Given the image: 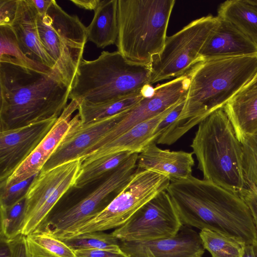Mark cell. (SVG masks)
Here are the masks:
<instances>
[{"instance_id": "6da1fadb", "label": "cell", "mask_w": 257, "mask_h": 257, "mask_svg": "<svg viewBox=\"0 0 257 257\" xmlns=\"http://www.w3.org/2000/svg\"><path fill=\"white\" fill-rule=\"evenodd\" d=\"M0 131H4L57 119L67 105L70 87L54 70L0 57Z\"/></svg>"}, {"instance_id": "7a4b0ae2", "label": "cell", "mask_w": 257, "mask_h": 257, "mask_svg": "<svg viewBox=\"0 0 257 257\" xmlns=\"http://www.w3.org/2000/svg\"><path fill=\"white\" fill-rule=\"evenodd\" d=\"M183 108L176 120L157 139L170 145L225 104L257 75V56L216 58L196 64Z\"/></svg>"}, {"instance_id": "3957f363", "label": "cell", "mask_w": 257, "mask_h": 257, "mask_svg": "<svg viewBox=\"0 0 257 257\" xmlns=\"http://www.w3.org/2000/svg\"><path fill=\"white\" fill-rule=\"evenodd\" d=\"M166 191L183 225L235 237L245 244L257 241L251 211L239 193L192 175L170 182Z\"/></svg>"}, {"instance_id": "277c9868", "label": "cell", "mask_w": 257, "mask_h": 257, "mask_svg": "<svg viewBox=\"0 0 257 257\" xmlns=\"http://www.w3.org/2000/svg\"><path fill=\"white\" fill-rule=\"evenodd\" d=\"M150 79V64L129 60L118 51H104L96 59L82 60L69 98L87 104L105 103L141 92Z\"/></svg>"}, {"instance_id": "5b68a950", "label": "cell", "mask_w": 257, "mask_h": 257, "mask_svg": "<svg viewBox=\"0 0 257 257\" xmlns=\"http://www.w3.org/2000/svg\"><path fill=\"white\" fill-rule=\"evenodd\" d=\"M190 147L203 179L236 193L245 188L242 145L223 108L198 124Z\"/></svg>"}, {"instance_id": "8992f818", "label": "cell", "mask_w": 257, "mask_h": 257, "mask_svg": "<svg viewBox=\"0 0 257 257\" xmlns=\"http://www.w3.org/2000/svg\"><path fill=\"white\" fill-rule=\"evenodd\" d=\"M174 0H118L117 51L150 64L163 50Z\"/></svg>"}, {"instance_id": "52a82bcc", "label": "cell", "mask_w": 257, "mask_h": 257, "mask_svg": "<svg viewBox=\"0 0 257 257\" xmlns=\"http://www.w3.org/2000/svg\"><path fill=\"white\" fill-rule=\"evenodd\" d=\"M138 153L102 180L90 193L77 201L56 206L37 232L57 238L69 237L102 211L120 192L137 170Z\"/></svg>"}, {"instance_id": "ba28073f", "label": "cell", "mask_w": 257, "mask_h": 257, "mask_svg": "<svg viewBox=\"0 0 257 257\" xmlns=\"http://www.w3.org/2000/svg\"><path fill=\"white\" fill-rule=\"evenodd\" d=\"M37 26L45 50L71 89L83 59L86 27L77 16L67 14L54 0L45 15H38Z\"/></svg>"}, {"instance_id": "9c48e42d", "label": "cell", "mask_w": 257, "mask_h": 257, "mask_svg": "<svg viewBox=\"0 0 257 257\" xmlns=\"http://www.w3.org/2000/svg\"><path fill=\"white\" fill-rule=\"evenodd\" d=\"M220 23L217 16L209 14L167 37L163 50L153 57L150 64V84L182 76L203 60L201 52Z\"/></svg>"}, {"instance_id": "30bf717a", "label": "cell", "mask_w": 257, "mask_h": 257, "mask_svg": "<svg viewBox=\"0 0 257 257\" xmlns=\"http://www.w3.org/2000/svg\"><path fill=\"white\" fill-rule=\"evenodd\" d=\"M170 182L162 174L137 168L130 180L113 200L70 236L104 231L122 226L152 199L166 190Z\"/></svg>"}, {"instance_id": "8fae6325", "label": "cell", "mask_w": 257, "mask_h": 257, "mask_svg": "<svg viewBox=\"0 0 257 257\" xmlns=\"http://www.w3.org/2000/svg\"><path fill=\"white\" fill-rule=\"evenodd\" d=\"M81 162L72 160L41 171L34 178L26 195L25 217L22 234L36 232L60 199L74 187Z\"/></svg>"}, {"instance_id": "7c38bea8", "label": "cell", "mask_w": 257, "mask_h": 257, "mask_svg": "<svg viewBox=\"0 0 257 257\" xmlns=\"http://www.w3.org/2000/svg\"><path fill=\"white\" fill-rule=\"evenodd\" d=\"M182 225L171 197L165 190L111 233L119 241H149L173 237Z\"/></svg>"}, {"instance_id": "4fadbf2b", "label": "cell", "mask_w": 257, "mask_h": 257, "mask_svg": "<svg viewBox=\"0 0 257 257\" xmlns=\"http://www.w3.org/2000/svg\"><path fill=\"white\" fill-rule=\"evenodd\" d=\"M190 83V77L186 73L169 82L158 85L155 88V92L153 96L144 98L134 107L125 111L121 119L90 149L85 156L135 125L155 116L178 103L186 96Z\"/></svg>"}, {"instance_id": "5bb4252c", "label": "cell", "mask_w": 257, "mask_h": 257, "mask_svg": "<svg viewBox=\"0 0 257 257\" xmlns=\"http://www.w3.org/2000/svg\"><path fill=\"white\" fill-rule=\"evenodd\" d=\"M78 102L71 100L53 126L28 157L5 181L0 187L8 188L39 174L58 146L79 119Z\"/></svg>"}, {"instance_id": "9a60e30c", "label": "cell", "mask_w": 257, "mask_h": 257, "mask_svg": "<svg viewBox=\"0 0 257 257\" xmlns=\"http://www.w3.org/2000/svg\"><path fill=\"white\" fill-rule=\"evenodd\" d=\"M57 119L0 132V182L9 177L28 157Z\"/></svg>"}, {"instance_id": "2e32d148", "label": "cell", "mask_w": 257, "mask_h": 257, "mask_svg": "<svg viewBox=\"0 0 257 257\" xmlns=\"http://www.w3.org/2000/svg\"><path fill=\"white\" fill-rule=\"evenodd\" d=\"M124 112L85 124L79 118L41 171L80 159L121 119Z\"/></svg>"}, {"instance_id": "e0dca14e", "label": "cell", "mask_w": 257, "mask_h": 257, "mask_svg": "<svg viewBox=\"0 0 257 257\" xmlns=\"http://www.w3.org/2000/svg\"><path fill=\"white\" fill-rule=\"evenodd\" d=\"M119 243L128 257H203L205 250L199 233L184 225L171 237Z\"/></svg>"}, {"instance_id": "ac0fdd59", "label": "cell", "mask_w": 257, "mask_h": 257, "mask_svg": "<svg viewBox=\"0 0 257 257\" xmlns=\"http://www.w3.org/2000/svg\"><path fill=\"white\" fill-rule=\"evenodd\" d=\"M38 15L31 0H18L16 15L10 27L20 49L28 58L40 67L57 72L54 62L41 43L37 26Z\"/></svg>"}, {"instance_id": "d6986e66", "label": "cell", "mask_w": 257, "mask_h": 257, "mask_svg": "<svg viewBox=\"0 0 257 257\" xmlns=\"http://www.w3.org/2000/svg\"><path fill=\"white\" fill-rule=\"evenodd\" d=\"M178 103L155 116L135 125L114 139L82 157L79 159L82 164L88 163L107 155L121 152L138 154L141 153L150 144L156 142L157 137L155 131L158 125Z\"/></svg>"}, {"instance_id": "ffe728a7", "label": "cell", "mask_w": 257, "mask_h": 257, "mask_svg": "<svg viewBox=\"0 0 257 257\" xmlns=\"http://www.w3.org/2000/svg\"><path fill=\"white\" fill-rule=\"evenodd\" d=\"M193 152L162 149L154 142L138 154L137 168L167 177L170 181L192 176L194 165Z\"/></svg>"}, {"instance_id": "44dd1931", "label": "cell", "mask_w": 257, "mask_h": 257, "mask_svg": "<svg viewBox=\"0 0 257 257\" xmlns=\"http://www.w3.org/2000/svg\"><path fill=\"white\" fill-rule=\"evenodd\" d=\"M220 20L201 52L203 60L257 56V45L228 22Z\"/></svg>"}, {"instance_id": "7402d4cb", "label": "cell", "mask_w": 257, "mask_h": 257, "mask_svg": "<svg viewBox=\"0 0 257 257\" xmlns=\"http://www.w3.org/2000/svg\"><path fill=\"white\" fill-rule=\"evenodd\" d=\"M242 143L257 131V75L223 107Z\"/></svg>"}, {"instance_id": "603a6c76", "label": "cell", "mask_w": 257, "mask_h": 257, "mask_svg": "<svg viewBox=\"0 0 257 257\" xmlns=\"http://www.w3.org/2000/svg\"><path fill=\"white\" fill-rule=\"evenodd\" d=\"M87 40L104 48L116 43L118 37V0H102L86 27Z\"/></svg>"}, {"instance_id": "cb8c5ba5", "label": "cell", "mask_w": 257, "mask_h": 257, "mask_svg": "<svg viewBox=\"0 0 257 257\" xmlns=\"http://www.w3.org/2000/svg\"><path fill=\"white\" fill-rule=\"evenodd\" d=\"M217 17L232 25L257 45V1H226L219 6Z\"/></svg>"}, {"instance_id": "d4e9b609", "label": "cell", "mask_w": 257, "mask_h": 257, "mask_svg": "<svg viewBox=\"0 0 257 257\" xmlns=\"http://www.w3.org/2000/svg\"><path fill=\"white\" fill-rule=\"evenodd\" d=\"M133 154L129 152H118L81 164L74 187L80 189L92 183L101 181L122 164Z\"/></svg>"}, {"instance_id": "484cf974", "label": "cell", "mask_w": 257, "mask_h": 257, "mask_svg": "<svg viewBox=\"0 0 257 257\" xmlns=\"http://www.w3.org/2000/svg\"><path fill=\"white\" fill-rule=\"evenodd\" d=\"M144 98L141 92L103 104H87L78 103V114L81 123H88L128 110Z\"/></svg>"}, {"instance_id": "4316f807", "label": "cell", "mask_w": 257, "mask_h": 257, "mask_svg": "<svg viewBox=\"0 0 257 257\" xmlns=\"http://www.w3.org/2000/svg\"><path fill=\"white\" fill-rule=\"evenodd\" d=\"M199 235L212 257H241L245 245L242 240L207 229L201 230Z\"/></svg>"}, {"instance_id": "83f0119b", "label": "cell", "mask_w": 257, "mask_h": 257, "mask_svg": "<svg viewBox=\"0 0 257 257\" xmlns=\"http://www.w3.org/2000/svg\"><path fill=\"white\" fill-rule=\"evenodd\" d=\"M26 238L31 257H76L63 241L46 233L35 232Z\"/></svg>"}, {"instance_id": "f1b7e54d", "label": "cell", "mask_w": 257, "mask_h": 257, "mask_svg": "<svg viewBox=\"0 0 257 257\" xmlns=\"http://www.w3.org/2000/svg\"><path fill=\"white\" fill-rule=\"evenodd\" d=\"M59 239L74 252L95 249L116 251L121 250L119 240L111 233H106L103 231L86 232Z\"/></svg>"}, {"instance_id": "f546056e", "label": "cell", "mask_w": 257, "mask_h": 257, "mask_svg": "<svg viewBox=\"0 0 257 257\" xmlns=\"http://www.w3.org/2000/svg\"><path fill=\"white\" fill-rule=\"evenodd\" d=\"M1 235L8 239L22 234L25 217L26 197L8 207H1Z\"/></svg>"}, {"instance_id": "4dcf8cb0", "label": "cell", "mask_w": 257, "mask_h": 257, "mask_svg": "<svg viewBox=\"0 0 257 257\" xmlns=\"http://www.w3.org/2000/svg\"><path fill=\"white\" fill-rule=\"evenodd\" d=\"M241 144L246 187L254 185L257 187V131L246 137Z\"/></svg>"}, {"instance_id": "1f68e13d", "label": "cell", "mask_w": 257, "mask_h": 257, "mask_svg": "<svg viewBox=\"0 0 257 257\" xmlns=\"http://www.w3.org/2000/svg\"><path fill=\"white\" fill-rule=\"evenodd\" d=\"M0 57L14 58L35 68L42 70H50L37 65L23 53L10 26H0Z\"/></svg>"}, {"instance_id": "d6a6232c", "label": "cell", "mask_w": 257, "mask_h": 257, "mask_svg": "<svg viewBox=\"0 0 257 257\" xmlns=\"http://www.w3.org/2000/svg\"><path fill=\"white\" fill-rule=\"evenodd\" d=\"M36 175L9 187H0V206H10L25 197Z\"/></svg>"}, {"instance_id": "836d02e7", "label": "cell", "mask_w": 257, "mask_h": 257, "mask_svg": "<svg viewBox=\"0 0 257 257\" xmlns=\"http://www.w3.org/2000/svg\"><path fill=\"white\" fill-rule=\"evenodd\" d=\"M18 0H0V26H10L17 11Z\"/></svg>"}, {"instance_id": "e575fe53", "label": "cell", "mask_w": 257, "mask_h": 257, "mask_svg": "<svg viewBox=\"0 0 257 257\" xmlns=\"http://www.w3.org/2000/svg\"><path fill=\"white\" fill-rule=\"evenodd\" d=\"M186 96L182 99L175 107L167 115L158 125L155 134L158 138L178 118L185 102Z\"/></svg>"}, {"instance_id": "d590c367", "label": "cell", "mask_w": 257, "mask_h": 257, "mask_svg": "<svg viewBox=\"0 0 257 257\" xmlns=\"http://www.w3.org/2000/svg\"><path fill=\"white\" fill-rule=\"evenodd\" d=\"M11 257H31L26 242V236L22 234L9 239Z\"/></svg>"}, {"instance_id": "8d00e7d4", "label": "cell", "mask_w": 257, "mask_h": 257, "mask_svg": "<svg viewBox=\"0 0 257 257\" xmlns=\"http://www.w3.org/2000/svg\"><path fill=\"white\" fill-rule=\"evenodd\" d=\"M76 257H128L122 250L119 251L104 249H87L74 251Z\"/></svg>"}, {"instance_id": "74e56055", "label": "cell", "mask_w": 257, "mask_h": 257, "mask_svg": "<svg viewBox=\"0 0 257 257\" xmlns=\"http://www.w3.org/2000/svg\"><path fill=\"white\" fill-rule=\"evenodd\" d=\"M239 194L250 209L257 230V196L247 187L243 188Z\"/></svg>"}, {"instance_id": "f35d334b", "label": "cell", "mask_w": 257, "mask_h": 257, "mask_svg": "<svg viewBox=\"0 0 257 257\" xmlns=\"http://www.w3.org/2000/svg\"><path fill=\"white\" fill-rule=\"evenodd\" d=\"M31 2L40 16H44L46 14L52 0H31Z\"/></svg>"}, {"instance_id": "ab89813d", "label": "cell", "mask_w": 257, "mask_h": 257, "mask_svg": "<svg viewBox=\"0 0 257 257\" xmlns=\"http://www.w3.org/2000/svg\"><path fill=\"white\" fill-rule=\"evenodd\" d=\"M70 2L73 3L79 8L87 10H94L97 8L100 0H70Z\"/></svg>"}, {"instance_id": "60d3db41", "label": "cell", "mask_w": 257, "mask_h": 257, "mask_svg": "<svg viewBox=\"0 0 257 257\" xmlns=\"http://www.w3.org/2000/svg\"><path fill=\"white\" fill-rule=\"evenodd\" d=\"M0 242V257H11L9 239L1 235Z\"/></svg>"}, {"instance_id": "b9f144b4", "label": "cell", "mask_w": 257, "mask_h": 257, "mask_svg": "<svg viewBox=\"0 0 257 257\" xmlns=\"http://www.w3.org/2000/svg\"><path fill=\"white\" fill-rule=\"evenodd\" d=\"M241 257H257V241L250 244H245Z\"/></svg>"}, {"instance_id": "7bdbcfd3", "label": "cell", "mask_w": 257, "mask_h": 257, "mask_svg": "<svg viewBox=\"0 0 257 257\" xmlns=\"http://www.w3.org/2000/svg\"><path fill=\"white\" fill-rule=\"evenodd\" d=\"M141 93L145 98H148L153 96L155 92V88L151 84L145 85L141 90Z\"/></svg>"}, {"instance_id": "ee69618b", "label": "cell", "mask_w": 257, "mask_h": 257, "mask_svg": "<svg viewBox=\"0 0 257 257\" xmlns=\"http://www.w3.org/2000/svg\"><path fill=\"white\" fill-rule=\"evenodd\" d=\"M248 187L251 190H252L253 191V192L257 196V187L255 185H251L249 186Z\"/></svg>"}]
</instances>
